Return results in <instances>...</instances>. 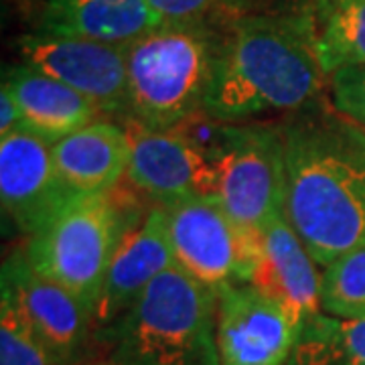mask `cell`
Wrapping results in <instances>:
<instances>
[{"label":"cell","mask_w":365,"mask_h":365,"mask_svg":"<svg viewBox=\"0 0 365 365\" xmlns=\"http://www.w3.org/2000/svg\"><path fill=\"white\" fill-rule=\"evenodd\" d=\"M76 199L55 169L53 143L25 128L0 136V201L23 234H37Z\"/></svg>","instance_id":"11"},{"label":"cell","mask_w":365,"mask_h":365,"mask_svg":"<svg viewBox=\"0 0 365 365\" xmlns=\"http://www.w3.org/2000/svg\"><path fill=\"white\" fill-rule=\"evenodd\" d=\"M288 365H365V319L313 314L300 327Z\"/></svg>","instance_id":"19"},{"label":"cell","mask_w":365,"mask_h":365,"mask_svg":"<svg viewBox=\"0 0 365 365\" xmlns=\"http://www.w3.org/2000/svg\"><path fill=\"white\" fill-rule=\"evenodd\" d=\"M0 290V365H57L13 292L2 284Z\"/></svg>","instance_id":"21"},{"label":"cell","mask_w":365,"mask_h":365,"mask_svg":"<svg viewBox=\"0 0 365 365\" xmlns=\"http://www.w3.org/2000/svg\"><path fill=\"white\" fill-rule=\"evenodd\" d=\"M175 266L165 209L153 203L122 237L106 274L102 294L93 311V343L100 345L148 284Z\"/></svg>","instance_id":"13"},{"label":"cell","mask_w":365,"mask_h":365,"mask_svg":"<svg viewBox=\"0 0 365 365\" xmlns=\"http://www.w3.org/2000/svg\"><path fill=\"white\" fill-rule=\"evenodd\" d=\"M317 262L284 213H278L256 234L250 287L278 302L300 327L321 311V280Z\"/></svg>","instance_id":"14"},{"label":"cell","mask_w":365,"mask_h":365,"mask_svg":"<svg viewBox=\"0 0 365 365\" xmlns=\"http://www.w3.org/2000/svg\"><path fill=\"white\" fill-rule=\"evenodd\" d=\"M299 329L272 299L250 284L217 294V349L222 365H288Z\"/></svg>","instance_id":"12"},{"label":"cell","mask_w":365,"mask_h":365,"mask_svg":"<svg viewBox=\"0 0 365 365\" xmlns=\"http://www.w3.org/2000/svg\"><path fill=\"white\" fill-rule=\"evenodd\" d=\"M90 365H116V364H112V361L104 359V361H96V364H90Z\"/></svg>","instance_id":"25"},{"label":"cell","mask_w":365,"mask_h":365,"mask_svg":"<svg viewBox=\"0 0 365 365\" xmlns=\"http://www.w3.org/2000/svg\"><path fill=\"white\" fill-rule=\"evenodd\" d=\"M130 134V165L126 181L155 205L182 199L217 197V175L205 144L179 130H150L126 124Z\"/></svg>","instance_id":"9"},{"label":"cell","mask_w":365,"mask_h":365,"mask_svg":"<svg viewBox=\"0 0 365 365\" xmlns=\"http://www.w3.org/2000/svg\"><path fill=\"white\" fill-rule=\"evenodd\" d=\"M0 284L13 292L55 364L79 365L88 359L96 345L93 314L67 288L41 276L26 260L25 248L6 256Z\"/></svg>","instance_id":"10"},{"label":"cell","mask_w":365,"mask_h":365,"mask_svg":"<svg viewBox=\"0 0 365 365\" xmlns=\"http://www.w3.org/2000/svg\"><path fill=\"white\" fill-rule=\"evenodd\" d=\"M284 215L327 268L365 244V130L323 100L282 124Z\"/></svg>","instance_id":"1"},{"label":"cell","mask_w":365,"mask_h":365,"mask_svg":"<svg viewBox=\"0 0 365 365\" xmlns=\"http://www.w3.org/2000/svg\"><path fill=\"white\" fill-rule=\"evenodd\" d=\"M160 207L167 215L177 268L215 294L232 284H248L258 232H242L215 197L182 199Z\"/></svg>","instance_id":"7"},{"label":"cell","mask_w":365,"mask_h":365,"mask_svg":"<svg viewBox=\"0 0 365 365\" xmlns=\"http://www.w3.org/2000/svg\"><path fill=\"white\" fill-rule=\"evenodd\" d=\"M213 122V120H211ZM217 175V201L248 234L284 213V140L280 128L250 122H213L205 138Z\"/></svg>","instance_id":"6"},{"label":"cell","mask_w":365,"mask_h":365,"mask_svg":"<svg viewBox=\"0 0 365 365\" xmlns=\"http://www.w3.org/2000/svg\"><path fill=\"white\" fill-rule=\"evenodd\" d=\"M321 311L337 319H365V244L325 268Z\"/></svg>","instance_id":"20"},{"label":"cell","mask_w":365,"mask_h":365,"mask_svg":"<svg viewBox=\"0 0 365 365\" xmlns=\"http://www.w3.org/2000/svg\"><path fill=\"white\" fill-rule=\"evenodd\" d=\"M21 63L78 90L108 116L128 118L126 47L29 31L14 41Z\"/></svg>","instance_id":"8"},{"label":"cell","mask_w":365,"mask_h":365,"mask_svg":"<svg viewBox=\"0 0 365 365\" xmlns=\"http://www.w3.org/2000/svg\"><path fill=\"white\" fill-rule=\"evenodd\" d=\"M102 347L116 365H222L217 294L181 268L155 278L108 331Z\"/></svg>","instance_id":"4"},{"label":"cell","mask_w":365,"mask_h":365,"mask_svg":"<svg viewBox=\"0 0 365 365\" xmlns=\"http://www.w3.org/2000/svg\"><path fill=\"white\" fill-rule=\"evenodd\" d=\"M163 25L148 0H35L31 31L128 47Z\"/></svg>","instance_id":"15"},{"label":"cell","mask_w":365,"mask_h":365,"mask_svg":"<svg viewBox=\"0 0 365 365\" xmlns=\"http://www.w3.org/2000/svg\"><path fill=\"white\" fill-rule=\"evenodd\" d=\"M329 79L333 108L357 126H365V66L345 67Z\"/></svg>","instance_id":"23"},{"label":"cell","mask_w":365,"mask_h":365,"mask_svg":"<svg viewBox=\"0 0 365 365\" xmlns=\"http://www.w3.org/2000/svg\"><path fill=\"white\" fill-rule=\"evenodd\" d=\"M325 78L311 11L246 13L223 25L203 116L213 122L292 116L321 102Z\"/></svg>","instance_id":"2"},{"label":"cell","mask_w":365,"mask_h":365,"mask_svg":"<svg viewBox=\"0 0 365 365\" xmlns=\"http://www.w3.org/2000/svg\"><path fill=\"white\" fill-rule=\"evenodd\" d=\"M222 33L223 25L163 23L128 45L126 122L179 130L203 118Z\"/></svg>","instance_id":"3"},{"label":"cell","mask_w":365,"mask_h":365,"mask_svg":"<svg viewBox=\"0 0 365 365\" xmlns=\"http://www.w3.org/2000/svg\"><path fill=\"white\" fill-rule=\"evenodd\" d=\"M254 0H148L163 23L225 25L250 11Z\"/></svg>","instance_id":"22"},{"label":"cell","mask_w":365,"mask_h":365,"mask_svg":"<svg viewBox=\"0 0 365 365\" xmlns=\"http://www.w3.org/2000/svg\"><path fill=\"white\" fill-rule=\"evenodd\" d=\"M2 86L11 90L21 108L25 130L53 144L90 126L104 114L100 106L78 90L23 63L4 71Z\"/></svg>","instance_id":"17"},{"label":"cell","mask_w":365,"mask_h":365,"mask_svg":"<svg viewBox=\"0 0 365 365\" xmlns=\"http://www.w3.org/2000/svg\"><path fill=\"white\" fill-rule=\"evenodd\" d=\"M23 128H25V122H23L21 108L16 104L11 90L2 86L0 88V136L23 130Z\"/></svg>","instance_id":"24"},{"label":"cell","mask_w":365,"mask_h":365,"mask_svg":"<svg viewBox=\"0 0 365 365\" xmlns=\"http://www.w3.org/2000/svg\"><path fill=\"white\" fill-rule=\"evenodd\" d=\"M130 150L124 124L96 120L53 144V160L67 191L79 199L114 191L126 179Z\"/></svg>","instance_id":"16"},{"label":"cell","mask_w":365,"mask_h":365,"mask_svg":"<svg viewBox=\"0 0 365 365\" xmlns=\"http://www.w3.org/2000/svg\"><path fill=\"white\" fill-rule=\"evenodd\" d=\"M144 213L140 201L118 187L104 195L79 197L29 237L26 260L93 314L120 242Z\"/></svg>","instance_id":"5"},{"label":"cell","mask_w":365,"mask_h":365,"mask_svg":"<svg viewBox=\"0 0 365 365\" xmlns=\"http://www.w3.org/2000/svg\"><path fill=\"white\" fill-rule=\"evenodd\" d=\"M314 47L327 78L365 66V0H314Z\"/></svg>","instance_id":"18"}]
</instances>
